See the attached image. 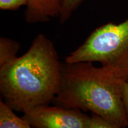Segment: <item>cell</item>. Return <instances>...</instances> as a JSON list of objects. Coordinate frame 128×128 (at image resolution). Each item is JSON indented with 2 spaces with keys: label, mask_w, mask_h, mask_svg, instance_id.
<instances>
[{
  "label": "cell",
  "mask_w": 128,
  "mask_h": 128,
  "mask_svg": "<svg viewBox=\"0 0 128 128\" xmlns=\"http://www.w3.org/2000/svg\"><path fill=\"white\" fill-rule=\"evenodd\" d=\"M20 48L18 42L8 38H0V68L5 66L17 58Z\"/></svg>",
  "instance_id": "cell-7"
},
{
  "label": "cell",
  "mask_w": 128,
  "mask_h": 128,
  "mask_svg": "<svg viewBox=\"0 0 128 128\" xmlns=\"http://www.w3.org/2000/svg\"><path fill=\"white\" fill-rule=\"evenodd\" d=\"M81 111L46 104L27 110L22 118L31 128H89L90 116Z\"/></svg>",
  "instance_id": "cell-4"
},
{
  "label": "cell",
  "mask_w": 128,
  "mask_h": 128,
  "mask_svg": "<svg viewBox=\"0 0 128 128\" xmlns=\"http://www.w3.org/2000/svg\"><path fill=\"white\" fill-rule=\"evenodd\" d=\"M28 0H0V9L16 11L22 6H27Z\"/></svg>",
  "instance_id": "cell-10"
},
{
  "label": "cell",
  "mask_w": 128,
  "mask_h": 128,
  "mask_svg": "<svg viewBox=\"0 0 128 128\" xmlns=\"http://www.w3.org/2000/svg\"><path fill=\"white\" fill-rule=\"evenodd\" d=\"M61 69L54 43L46 35H37L24 55L0 68L3 100L22 113L49 104L58 92Z\"/></svg>",
  "instance_id": "cell-1"
},
{
  "label": "cell",
  "mask_w": 128,
  "mask_h": 128,
  "mask_svg": "<svg viewBox=\"0 0 128 128\" xmlns=\"http://www.w3.org/2000/svg\"><path fill=\"white\" fill-rule=\"evenodd\" d=\"M83 1L84 0H64L62 11L59 17L60 23H65Z\"/></svg>",
  "instance_id": "cell-8"
},
{
  "label": "cell",
  "mask_w": 128,
  "mask_h": 128,
  "mask_svg": "<svg viewBox=\"0 0 128 128\" xmlns=\"http://www.w3.org/2000/svg\"><path fill=\"white\" fill-rule=\"evenodd\" d=\"M89 128H114L110 122L103 117L92 113L90 116Z\"/></svg>",
  "instance_id": "cell-9"
},
{
  "label": "cell",
  "mask_w": 128,
  "mask_h": 128,
  "mask_svg": "<svg viewBox=\"0 0 128 128\" xmlns=\"http://www.w3.org/2000/svg\"><path fill=\"white\" fill-rule=\"evenodd\" d=\"M122 100L128 120V82L124 81L122 86Z\"/></svg>",
  "instance_id": "cell-11"
},
{
  "label": "cell",
  "mask_w": 128,
  "mask_h": 128,
  "mask_svg": "<svg viewBox=\"0 0 128 128\" xmlns=\"http://www.w3.org/2000/svg\"><path fill=\"white\" fill-rule=\"evenodd\" d=\"M64 0H28L25 21L30 24L48 22L60 17Z\"/></svg>",
  "instance_id": "cell-5"
},
{
  "label": "cell",
  "mask_w": 128,
  "mask_h": 128,
  "mask_svg": "<svg viewBox=\"0 0 128 128\" xmlns=\"http://www.w3.org/2000/svg\"><path fill=\"white\" fill-rule=\"evenodd\" d=\"M124 82L92 62H64L60 88L53 102L96 113L114 128L128 127L122 100Z\"/></svg>",
  "instance_id": "cell-2"
},
{
  "label": "cell",
  "mask_w": 128,
  "mask_h": 128,
  "mask_svg": "<svg viewBox=\"0 0 128 128\" xmlns=\"http://www.w3.org/2000/svg\"><path fill=\"white\" fill-rule=\"evenodd\" d=\"M23 118H19L4 100H0V128H30Z\"/></svg>",
  "instance_id": "cell-6"
},
{
  "label": "cell",
  "mask_w": 128,
  "mask_h": 128,
  "mask_svg": "<svg viewBox=\"0 0 128 128\" xmlns=\"http://www.w3.org/2000/svg\"><path fill=\"white\" fill-rule=\"evenodd\" d=\"M65 62H99L106 71L128 82V18L96 28Z\"/></svg>",
  "instance_id": "cell-3"
}]
</instances>
